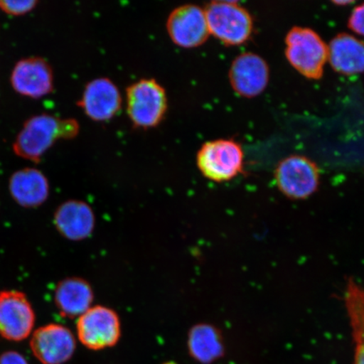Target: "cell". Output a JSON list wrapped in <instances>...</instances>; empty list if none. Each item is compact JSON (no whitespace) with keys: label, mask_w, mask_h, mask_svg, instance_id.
<instances>
[{"label":"cell","mask_w":364,"mask_h":364,"mask_svg":"<svg viewBox=\"0 0 364 364\" xmlns=\"http://www.w3.org/2000/svg\"><path fill=\"white\" fill-rule=\"evenodd\" d=\"M79 122L73 118H60L38 114L25 122L13 143L18 157L38 163L58 140H70L79 134Z\"/></svg>","instance_id":"6da1fadb"},{"label":"cell","mask_w":364,"mask_h":364,"mask_svg":"<svg viewBox=\"0 0 364 364\" xmlns=\"http://www.w3.org/2000/svg\"><path fill=\"white\" fill-rule=\"evenodd\" d=\"M285 55L300 75L311 80H320L328 61V45L315 31L295 26L285 38Z\"/></svg>","instance_id":"7a4b0ae2"},{"label":"cell","mask_w":364,"mask_h":364,"mask_svg":"<svg viewBox=\"0 0 364 364\" xmlns=\"http://www.w3.org/2000/svg\"><path fill=\"white\" fill-rule=\"evenodd\" d=\"M126 108L129 120L136 129H154L166 115V91L154 79L134 82L126 90Z\"/></svg>","instance_id":"3957f363"},{"label":"cell","mask_w":364,"mask_h":364,"mask_svg":"<svg viewBox=\"0 0 364 364\" xmlns=\"http://www.w3.org/2000/svg\"><path fill=\"white\" fill-rule=\"evenodd\" d=\"M209 33L227 46L247 43L253 33L252 15L235 1H213L204 8Z\"/></svg>","instance_id":"277c9868"},{"label":"cell","mask_w":364,"mask_h":364,"mask_svg":"<svg viewBox=\"0 0 364 364\" xmlns=\"http://www.w3.org/2000/svg\"><path fill=\"white\" fill-rule=\"evenodd\" d=\"M197 166L207 179L225 182L234 179L244 168V152L233 139L208 141L197 154Z\"/></svg>","instance_id":"5b68a950"},{"label":"cell","mask_w":364,"mask_h":364,"mask_svg":"<svg viewBox=\"0 0 364 364\" xmlns=\"http://www.w3.org/2000/svg\"><path fill=\"white\" fill-rule=\"evenodd\" d=\"M277 188L286 198L304 200L315 194L320 186L321 173L316 164L303 156H290L275 170Z\"/></svg>","instance_id":"8992f818"},{"label":"cell","mask_w":364,"mask_h":364,"mask_svg":"<svg viewBox=\"0 0 364 364\" xmlns=\"http://www.w3.org/2000/svg\"><path fill=\"white\" fill-rule=\"evenodd\" d=\"M76 328L80 343L94 351L114 347L121 336L119 316L105 306L90 308L78 318Z\"/></svg>","instance_id":"52a82bcc"},{"label":"cell","mask_w":364,"mask_h":364,"mask_svg":"<svg viewBox=\"0 0 364 364\" xmlns=\"http://www.w3.org/2000/svg\"><path fill=\"white\" fill-rule=\"evenodd\" d=\"M36 313L26 294L18 290L0 291V336L22 341L33 334Z\"/></svg>","instance_id":"ba28073f"},{"label":"cell","mask_w":364,"mask_h":364,"mask_svg":"<svg viewBox=\"0 0 364 364\" xmlns=\"http://www.w3.org/2000/svg\"><path fill=\"white\" fill-rule=\"evenodd\" d=\"M30 348L42 364H65L74 356L76 340L66 326L50 323L33 332Z\"/></svg>","instance_id":"9c48e42d"},{"label":"cell","mask_w":364,"mask_h":364,"mask_svg":"<svg viewBox=\"0 0 364 364\" xmlns=\"http://www.w3.org/2000/svg\"><path fill=\"white\" fill-rule=\"evenodd\" d=\"M166 30L173 43L183 48H198L210 36L204 9L192 4L181 6L171 12Z\"/></svg>","instance_id":"30bf717a"},{"label":"cell","mask_w":364,"mask_h":364,"mask_svg":"<svg viewBox=\"0 0 364 364\" xmlns=\"http://www.w3.org/2000/svg\"><path fill=\"white\" fill-rule=\"evenodd\" d=\"M11 84L16 93L39 99L53 92L54 76L52 66L41 57L21 59L13 68Z\"/></svg>","instance_id":"8fae6325"},{"label":"cell","mask_w":364,"mask_h":364,"mask_svg":"<svg viewBox=\"0 0 364 364\" xmlns=\"http://www.w3.org/2000/svg\"><path fill=\"white\" fill-rule=\"evenodd\" d=\"M269 67L258 54L244 53L232 62L229 72L231 87L245 98L256 97L269 82Z\"/></svg>","instance_id":"7c38bea8"},{"label":"cell","mask_w":364,"mask_h":364,"mask_svg":"<svg viewBox=\"0 0 364 364\" xmlns=\"http://www.w3.org/2000/svg\"><path fill=\"white\" fill-rule=\"evenodd\" d=\"M122 98L119 89L108 78L89 82L82 93L78 105L90 119L107 122L120 112Z\"/></svg>","instance_id":"4fadbf2b"},{"label":"cell","mask_w":364,"mask_h":364,"mask_svg":"<svg viewBox=\"0 0 364 364\" xmlns=\"http://www.w3.org/2000/svg\"><path fill=\"white\" fill-rule=\"evenodd\" d=\"M9 192L19 206L36 208L47 201L49 197V181L42 171L27 167L14 172L9 180Z\"/></svg>","instance_id":"5bb4252c"},{"label":"cell","mask_w":364,"mask_h":364,"mask_svg":"<svg viewBox=\"0 0 364 364\" xmlns=\"http://www.w3.org/2000/svg\"><path fill=\"white\" fill-rule=\"evenodd\" d=\"M54 225L68 240H84L93 231L94 213L87 203L70 200L59 205L54 213Z\"/></svg>","instance_id":"9a60e30c"},{"label":"cell","mask_w":364,"mask_h":364,"mask_svg":"<svg viewBox=\"0 0 364 364\" xmlns=\"http://www.w3.org/2000/svg\"><path fill=\"white\" fill-rule=\"evenodd\" d=\"M94 294L90 285L80 277H67L59 282L54 292V303L63 317H80L92 306Z\"/></svg>","instance_id":"2e32d148"},{"label":"cell","mask_w":364,"mask_h":364,"mask_svg":"<svg viewBox=\"0 0 364 364\" xmlns=\"http://www.w3.org/2000/svg\"><path fill=\"white\" fill-rule=\"evenodd\" d=\"M328 61L341 75H355L364 72V42L356 36L340 33L328 45Z\"/></svg>","instance_id":"e0dca14e"},{"label":"cell","mask_w":364,"mask_h":364,"mask_svg":"<svg viewBox=\"0 0 364 364\" xmlns=\"http://www.w3.org/2000/svg\"><path fill=\"white\" fill-rule=\"evenodd\" d=\"M188 346L190 356L202 364L218 361L225 352L221 332L208 324H199L191 329Z\"/></svg>","instance_id":"ac0fdd59"},{"label":"cell","mask_w":364,"mask_h":364,"mask_svg":"<svg viewBox=\"0 0 364 364\" xmlns=\"http://www.w3.org/2000/svg\"><path fill=\"white\" fill-rule=\"evenodd\" d=\"M344 300L354 343V364H364V289L349 279Z\"/></svg>","instance_id":"d6986e66"},{"label":"cell","mask_w":364,"mask_h":364,"mask_svg":"<svg viewBox=\"0 0 364 364\" xmlns=\"http://www.w3.org/2000/svg\"><path fill=\"white\" fill-rule=\"evenodd\" d=\"M38 2L36 0H26V1H0V10L12 16L26 15L34 10Z\"/></svg>","instance_id":"ffe728a7"},{"label":"cell","mask_w":364,"mask_h":364,"mask_svg":"<svg viewBox=\"0 0 364 364\" xmlns=\"http://www.w3.org/2000/svg\"><path fill=\"white\" fill-rule=\"evenodd\" d=\"M348 27L353 33L364 38V3L353 9L349 17Z\"/></svg>","instance_id":"44dd1931"},{"label":"cell","mask_w":364,"mask_h":364,"mask_svg":"<svg viewBox=\"0 0 364 364\" xmlns=\"http://www.w3.org/2000/svg\"><path fill=\"white\" fill-rule=\"evenodd\" d=\"M0 364H29L21 353L14 350L0 354Z\"/></svg>","instance_id":"7402d4cb"},{"label":"cell","mask_w":364,"mask_h":364,"mask_svg":"<svg viewBox=\"0 0 364 364\" xmlns=\"http://www.w3.org/2000/svg\"><path fill=\"white\" fill-rule=\"evenodd\" d=\"M336 4H351V2H335Z\"/></svg>","instance_id":"603a6c76"},{"label":"cell","mask_w":364,"mask_h":364,"mask_svg":"<svg viewBox=\"0 0 364 364\" xmlns=\"http://www.w3.org/2000/svg\"><path fill=\"white\" fill-rule=\"evenodd\" d=\"M162 364H177V363H175V362H171V361H170V362L164 363H162Z\"/></svg>","instance_id":"cb8c5ba5"}]
</instances>
